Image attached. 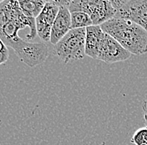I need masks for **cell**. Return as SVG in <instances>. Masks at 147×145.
<instances>
[{"instance_id":"cell-1","label":"cell","mask_w":147,"mask_h":145,"mask_svg":"<svg viewBox=\"0 0 147 145\" xmlns=\"http://www.w3.org/2000/svg\"><path fill=\"white\" fill-rule=\"evenodd\" d=\"M26 27L29 28L26 39H34L37 35L35 18H28L24 14L18 1H2L0 3V38L4 45L11 47L16 54L27 43L18 34L20 29Z\"/></svg>"},{"instance_id":"cell-2","label":"cell","mask_w":147,"mask_h":145,"mask_svg":"<svg viewBox=\"0 0 147 145\" xmlns=\"http://www.w3.org/2000/svg\"><path fill=\"white\" fill-rule=\"evenodd\" d=\"M102 30L113 37L131 54L147 52V31L137 24L124 18H112L100 25Z\"/></svg>"},{"instance_id":"cell-3","label":"cell","mask_w":147,"mask_h":145,"mask_svg":"<svg viewBox=\"0 0 147 145\" xmlns=\"http://www.w3.org/2000/svg\"><path fill=\"white\" fill-rule=\"evenodd\" d=\"M86 29H72L54 47V54L64 63L83 59L85 54Z\"/></svg>"},{"instance_id":"cell-4","label":"cell","mask_w":147,"mask_h":145,"mask_svg":"<svg viewBox=\"0 0 147 145\" xmlns=\"http://www.w3.org/2000/svg\"><path fill=\"white\" fill-rule=\"evenodd\" d=\"M65 7L73 12H83L90 15L94 25L102 24L115 18V10L111 1L105 0H73L66 1Z\"/></svg>"},{"instance_id":"cell-5","label":"cell","mask_w":147,"mask_h":145,"mask_svg":"<svg viewBox=\"0 0 147 145\" xmlns=\"http://www.w3.org/2000/svg\"><path fill=\"white\" fill-rule=\"evenodd\" d=\"M115 18L130 20L147 31V0H113Z\"/></svg>"},{"instance_id":"cell-6","label":"cell","mask_w":147,"mask_h":145,"mask_svg":"<svg viewBox=\"0 0 147 145\" xmlns=\"http://www.w3.org/2000/svg\"><path fill=\"white\" fill-rule=\"evenodd\" d=\"M131 53L126 50L113 37L105 33L98 59L107 64L124 61L130 58Z\"/></svg>"},{"instance_id":"cell-7","label":"cell","mask_w":147,"mask_h":145,"mask_svg":"<svg viewBox=\"0 0 147 145\" xmlns=\"http://www.w3.org/2000/svg\"><path fill=\"white\" fill-rule=\"evenodd\" d=\"M59 7L55 1H47L40 14L35 18L37 35L44 41H50L51 30Z\"/></svg>"},{"instance_id":"cell-8","label":"cell","mask_w":147,"mask_h":145,"mask_svg":"<svg viewBox=\"0 0 147 145\" xmlns=\"http://www.w3.org/2000/svg\"><path fill=\"white\" fill-rule=\"evenodd\" d=\"M71 29V13L65 6H59V10L55 18L52 30L50 42L55 46Z\"/></svg>"},{"instance_id":"cell-9","label":"cell","mask_w":147,"mask_h":145,"mask_svg":"<svg viewBox=\"0 0 147 145\" xmlns=\"http://www.w3.org/2000/svg\"><path fill=\"white\" fill-rule=\"evenodd\" d=\"M105 33L102 30L100 25H92L86 28L85 39V54L93 59H98L102 43Z\"/></svg>"},{"instance_id":"cell-10","label":"cell","mask_w":147,"mask_h":145,"mask_svg":"<svg viewBox=\"0 0 147 145\" xmlns=\"http://www.w3.org/2000/svg\"><path fill=\"white\" fill-rule=\"evenodd\" d=\"M47 1L43 0H23L18 1L19 6L24 14L28 18H36L43 9L45 8Z\"/></svg>"},{"instance_id":"cell-11","label":"cell","mask_w":147,"mask_h":145,"mask_svg":"<svg viewBox=\"0 0 147 145\" xmlns=\"http://www.w3.org/2000/svg\"><path fill=\"white\" fill-rule=\"evenodd\" d=\"M93 25L91 18L83 12L71 13V29H86Z\"/></svg>"},{"instance_id":"cell-12","label":"cell","mask_w":147,"mask_h":145,"mask_svg":"<svg viewBox=\"0 0 147 145\" xmlns=\"http://www.w3.org/2000/svg\"><path fill=\"white\" fill-rule=\"evenodd\" d=\"M131 143L136 145H147V127L136 130L131 138Z\"/></svg>"},{"instance_id":"cell-13","label":"cell","mask_w":147,"mask_h":145,"mask_svg":"<svg viewBox=\"0 0 147 145\" xmlns=\"http://www.w3.org/2000/svg\"><path fill=\"white\" fill-rule=\"evenodd\" d=\"M9 60V50L0 38V65L5 63Z\"/></svg>"},{"instance_id":"cell-14","label":"cell","mask_w":147,"mask_h":145,"mask_svg":"<svg viewBox=\"0 0 147 145\" xmlns=\"http://www.w3.org/2000/svg\"><path fill=\"white\" fill-rule=\"evenodd\" d=\"M142 110H143V113H144L145 124L147 127V98L144 101V103H143V106H142Z\"/></svg>"}]
</instances>
